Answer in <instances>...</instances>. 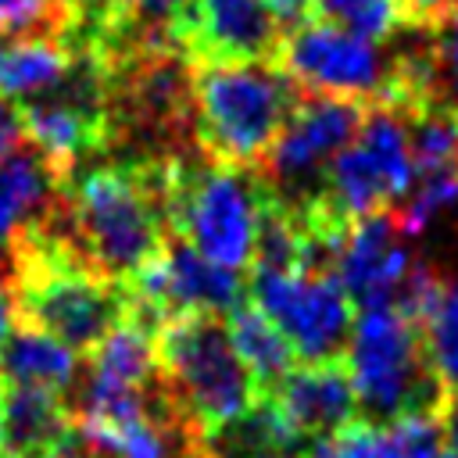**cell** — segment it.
<instances>
[{"instance_id":"4","label":"cell","mask_w":458,"mask_h":458,"mask_svg":"<svg viewBox=\"0 0 458 458\" xmlns=\"http://www.w3.org/2000/svg\"><path fill=\"white\" fill-rule=\"evenodd\" d=\"M265 186L254 168H229L193 147L165 157V215L168 233L222 268L254 265L258 218Z\"/></svg>"},{"instance_id":"27","label":"cell","mask_w":458,"mask_h":458,"mask_svg":"<svg viewBox=\"0 0 458 458\" xmlns=\"http://www.w3.org/2000/svg\"><path fill=\"white\" fill-rule=\"evenodd\" d=\"M437 419H440V429H444V440L447 447L458 454V390H447L440 408H437Z\"/></svg>"},{"instance_id":"20","label":"cell","mask_w":458,"mask_h":458,"mask_svg":"<svg viewBox=\"0 0 458 458\" xmlns=\"http://www.w3.org/2000/svg\"><path fill=\"white\" fill-rule=\"evenodd\" d=\"M422 344L444 390H458V293L451 286L422 322Z\"/></svg>"},{"instance_id":"13","label":"cell","mask_w":458,"mask_h":458,"mask_svg":"<svg viewBox=\"0 0 458 458\" xmlns=\"http://www.w3.org/2000/svg\"><path fill=\"white\" fill-rule=\"evenodd\" d=\"M268 397L283 408V415L301 437L340 433L347 422L358 419V397L344 358L293 365Z\"/></svg>"},{"instance_id":"14","label":"cell","mask_w":458,"mask_h":458,"mask_svg":"<svg viewBox=\"0 0 458 458\" xmlns=\"http://www.w3.org/2000/svg\"><path fill=\"white\" fill-rule=\"evenodd\" d=\"M72 429L75 415L64 394L0 379V458H43Z\"/></svg>"},{"instance_id":"29","label":"cell","mask_w":458,"mask_h":458,"mask_svg":"<svg viewBox=\"0 0 458 458\" xmlns=\"http://www.w3.org/2000/svg\"><path fill=\"white\" fill-rule=\"evenodd\" d=\"M297 458H340V451H336V440H333V433H318V437H308Z\"/></svg>"},{"instance_id":"16","label":"cell","mask_w":458,"mask_h":458,"mask_svg":"<svg viewBox=\"0 0 458 458\" xmlns=\"http://www.w3.org/2000/svg\"><path fill=\"white\" fill-rule=\"evenodd\" d=\"M304 440L272 397H258L243 415L204 437L211 458H297Z\"/></svg>"},{"instance_id":"15","label":"cell","mask_w":458,"mask_h":458,"mask_svg":"<svg viewBox=\"0 0 458 458\" xmlns=\"http://www.w3.org/2000/svg\"><path fill=\"white\" fill-rule=\"evenodd\" d=\"M79 57L64 36H0V97L25 100L57 86Z\"/></svg>"},{"instance_id":"5","label":"cell","mask_w":458,"mask_h":458,"mask_svg":"<svg viewBox=\"0 0 458 458\" xmlns=\"http://www.w3.org/2000/svg\"><path fill=\"white\" fill-rule=\"evenodd\" d=\"M154 351L165 390L204 437L258 401V386L229 340V326L215 311L168 318L154 333Z\"/></svg>"},{"instance_id":"24","label":"cell","mask_w":458,"mask_h":458,"mask_svg":"<svg viewBox=\"0 0 458 458\" xmlns=\"http://www.w3.org/2000/svg\"><path fill=\"white\" fill-rule=\"evenodd\" d=\"M397 4H401L404 21L419 29H437L458 7V0H397Z\"/></svg>"},{"instance_id":"26","label":"cell","mask_w":458,"mask_h":458,"mask_svg":"<svg viewBox=\"0 0 458 458\" xmlns=\"http://www.w3.org/2000/svg\"><path fill=\"white\" fill-rule=\"evenodd\" d=\"M25 143V129H21V111L18 104H11L7 97H0V157L11 154L14 147Z\"/></svg>"},{"instance_id":"22","label":"cell","mask_w":458,"mask_h":458,"mask_svg":"<svg viewBox=\"0 0 458 458\" xmlns=\"http://www.w3.org/2000/svg\"><path fill=\"white\" fill-rule=\"evenodd\" d=\"M333 440H336L340 458H404L390 426H379L369 419L347 422L340 433H333Z\"/></svg>"},{"instance_id":"12","label":"cell","mask_w":458,"mask_h":458,"mask_svg":"<svg viewBox=\"0 0 458 458\" xmlns=\"http://www.w3.org/2000/svg\"><path fill=\"white\" fill-rule=\"evenodd\" d=\"M408 236L394 222V215L372 211L358 222H351V233L344 240V250L333 265V276L347 290L351 304L372 308V304H394V293L411 265Z\"/></svg>"},{"instance_id":"3","label":"cell","mask_w":458,"mask_h":458,"mask_svg":"<svg viewBox=\"0 0 458 458\" xmlns=\"http://www.w3.org/2000/svg\"><path fill=\"white\" fill-rule=\"evenodd\" d=\"M304 89L276 61L193 64V143L229 168H258Z\"/></svg>"},{"instance_id":"7","label":"cell","mask_w":458,"mask_h":458,"mask_svg":"<svg viewBox=\"0 0 458 458\" xmlns=\"http://www.w3.org/2000/svg\"><path fill=\"white\" fill-rule=\"evenodd\" d=\"M276 64L304 93L354 97L365 104H401L397 39L376 43L311 18L283 36Z\"/></svg>"},{"instance_id":"9","label":"cell","mask_w":458,"mask_h":458,"mask_svg":"<svg viewBox=\"0 0 458 458\" xmlns=\"http://www.w3.org/2000/svg\"><path fill=\"white\" fill-rule=\"evenodd\" d=\"M415 182L404 111L394 104H369L358 136L329 161L322 200L347 222L397 204Z\"/></svg>"},{"instance_id":"21","label":"cell","mask_w":458,"mask_h":458,"mask_svg":"<svg viewBox=\"0 0 458 458\" xmlns=\"http://www.w3.org/2000/svg\"><path fill=\"white\" fill-rule=\"evenodd\" d=\"M0 36H72L68 0H0Z\"/></svg>"},{"instance_id":"10","label":"cell","mask_w":458,"mask_h":458,"mask_svg":"<svg viewBox=\"0 0 458 458\" xmlns=\"http://www.w3.org/2000/svg\"><path fill=\"white\" fill-rule=\"evenodd\" d=\"M247 297L283 329L297 361L344 358L354 329L351 297L333 272L247 268Z\"/></svg>"},{"instance_id":"6","label":"cell","mask_w":458,"mask_h":458,"mask_svg":"<svg viewBox=\"0 0 458 458\" xmlns=\"http://www.w3.org/2000/svg\"><path fill=\"white\" fill-rule=\"evenodd\" d=\"M344 361L351 369L358 419L379 426L408 411H437L447 394L426 358L422 326L394 304L361 308Z\"/></svg>"},{"instance_id":"19","label":"cell","mask_w":458,"mask_h":458,"mask_svg":"<svg viewBox=\"0 0 458 458\" xmlns=\"http://www.w3.org/2000/svg\"><path fill=\"white\" fill-rule=\"evenodd\" d=\"M315 14L376 43L394 39L408 25L397 0H315Z\"/></svg>"},{"instance_id":"28","label":"cell","mask_w":458,"mask_h":458,"mask_svg":"<svg viewBox=\"0 0 458 458\" xmlns=\"http://www.w3.org/2000/svg\"><path fill=\"white\" fill-rule=\"evenodd\" d=\"M11 329H14V297H11L7 265H4V258H0V344L7 340Z\"/></svg>"},{"instance_id":"25","label":"cell","mask_w":458,"mask_h":458,"mask_svg":"<svg viewBox=\"0 0 458 458\" xmlns=\"http://www.w3.org/2000/svg\"><path fill=\"white\" fill-rule=\"evenodd\" d=\"M261 4L268 7V14L276 18V25L283 29V36L315 18V0H261Z\"/></svg>"},{"instance_id":"30","label":"cell","mask_w":458,"mask_h":458,"mask_svg":"<svg viewBox=\"0 0 458 458\" xmlns=\"http://www.w3.org/2000/svg\"><path fill=\"white\" fill-rule=\"evenodd\" d=\"M86 440H89V437H86ZM82 458H111V454H107V451H100V447H97V444L89 440V451H86Z\"/></svg>"},{"instance_id":"23","label":"cell","mask_w":458,"mask_h":458,"mask_svg":"<svg viewBox=\"0 0 458 458\" xmlns=\"http://www.w3.org/2000/svg\"><path fill=\"white\" fill-rule=\"evenodd\" d=\"M433 68H437V97L458 107V7L433 29Z\"/></svg>"},{"instance_id":"8","label":"cell","mask_w":458,"mask_h":458,"mask_svg":"<svg viewBox=\"0 0 458 458\" xmlns=\"http://www.w3.org/2000/svg\"><path fill=\"white\" fill-rule=\"evenodd\" d=\"M365 100L301 93L286 125L272 140L268 154L254 168L268 193L286 208H304L322 193L329 161L358 136L365 118Z\"/></svg>"},{"instance_id":"1","label":"cell","mask_w":458,"mask_h":458,"mask_svg":"<svg viewBox=\"0 0 458 458\" xmlns=\"http://www.w3.org/2000/svg\"><path fill=\"white\" fill-rule=\"evenodd\" d=\"M165 157L118 154L79 165L54 204L36 218L61 236L89 268L107 279H129L168 240L165 215Z\"/></svg>"},{"instance_id":"18","label":"cell","mask_w":458,"mask_h":458,"mask_svg":"<svg viewBox=\"0 0 458 458\" xmlns=\"http://www.w3.org/2000/svg\"><path fill=\"white\" fill-rule=\"evenodd\" d=\"M79 365L82 361L75 358L72 347H64L50 333L25 326V322H14V329L0 344V379L36 383V386L68 394L79 376Z\"/></svg>"},{"instance_id":"31","label":"cell","mask_w":458,"mask_h":458,"mask_svg":"<svg viewBox=\"0 0 458 458\" xmlns=\"http://www.w3.org/2000/svg\"><path fill=\"white\" fill-rule=\"evenodd\" d=\"M447 286H451V290L458 293V276H454V279H447Z\"/></svg>"},{"instance_id":"11","label":"cell","mask_w":458,"mask_h":458,"mask_svg":"<svg viewBox=\"0 0 458 458\" xmlns=\"http://www.w3.org/2000/svg\"><path fill=\"white\" fill-rule=\"evenodd\" d=\"M172 39L193 64L276 61L283 29L261 0H186Z\"/></svg>"},{"instance_id":"17","label":"cell","mask_w":458,"mask_h":458,"mask_svg":"<svg viewBox=\"0 0 458 458\" xmlns=\"http://www.w3.org/2000/svg\"><path fill=\"white\" fill-rule=\"evenodd\" d=\"M225 315H229V322H225L229 340H233L240 361L247 365V372L258 386V397H268L286 379V372L297 365V354H293L290 340L250 297H243Z\"/></svg>"},{"instance_id":"2","label":"cell","mask_w":458,"mask_h":458,"mask_svg":"<svg viewBox=\"0 0 458 458\" xmlns=\"http://www.w3.org/2000/svg\"><path fill=\"white\" fill-rule=\"evenodd\" d=\"M0 254L11 279L14 322L89 354L125 318V286L89 268L39 222L21 225Z\"/></svg>"}]
</instances>
